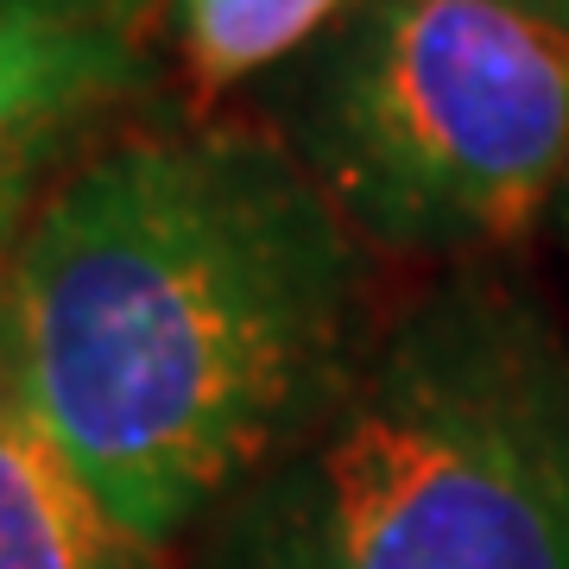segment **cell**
Segmentation results:
<instances>
[{"label":"cell","instance_id":"obj_1","mask_svg":"<svg viewBox=\"0 0 569 569\" xmlns=\"http://www.w3.org/2000/svg\"><path fill=\"white\" fill-rule=\"evenodd\" d=\"M373 247L253 121L140 114L0 266L20 406L108 512L178 557L380 323Z\"/></svg>","mask_w":569,"mask_h":569},{"label":"cell","instance_id":"obj_7","mask_svg":"<svg viewBox=\"0 0 569 569\" xmlns=\"http://www.w3.org/2000/svg\"><path fill=\"white\" fill-rule=\"evenodd\" d=\"M159 0H0V44L51 26H96V20H140L152 26Z\"/></svg>","mask_w":569,"mask_h":569},{"label":"cell","instance_id":"obj_3","mask_svg":"<svg viewBox=\"0 0 569 569\" xmlns=\"http://www.w3.org/2000/svg\"><path fill=\"white\" fill-rule=\"evenodd\" d=\"M272 108L342 222L399 260H500L569 183V39L507 0H361Z\"/></svg>","mask_w":569,"mask_h":569},{"label":"cell","instance_id":"obj_5","mask_svg":"<svg viewBox=\"0 0 569 569\" xmlns=\"http://www.w3.org/2000/svg\"><path fill=\"white\" fill-rule=\"evenodd\" d=\"M0 569H178V557L127 531L13 399L0 406Z\"/></svg>","mask_w":569,"mask_h":569},{"label":"cell","instance_id":"obj_8","mask_svg":"<svg viewBox=\"0 0 569 569\" xmlns=\"http://www.w3.org/2000/svg\"><path fill=\"white\" fill-rule=\"evenodd\" d=\"M507 7H519L531 26H545V32H557V39H569V0H507Z\"/></svg>","mask_w":569,"mask_h":569},{"label":"cell","instance_id":"obj_9","mask_svg":"<svg viewBox=\"0 0 569 569\" xmlns=\"http://www.w3.org/2000/svg\"><path fill=\"white\" fill-rule=\"evenodd\" d=\"M20 392H13V361H7V329H0V406H13Z\"/></svg>","mask_w":569,"mask_h":569},{"label":"cell","instance_id":"obj_10","mask_svg":"<svg viewBox=\"0 0 569 569\" xmlns=\"http://www.w3.org/2000/svg\"><path fill=\"white\" fill-rule=\"evenodd\" d=\"M557 216H563V234H569V183H563V197H557Z\"/></svg>","mask_w":569,"mask_h":569},{"label":"cell","instance_id":"obj_6","mask_svg":"<svg viewBox=\"0 0 569 569\" xmlns=\"http://www.w3.org/2000/svg\"><path fill=\"white\" fill-rule=\"evenodd\" d=\"M361 0H178V63L197 102L298 63Z\"/></svg>","mask_w":569,"mask_h":569},{"label":"cell","instance_id":"obj_4","mask_svg":"<svg viewBox=\"0 0 569 569\" xmlns=\"http://www.w3.org/2000/svg\"><path fill=\"white\" fill-rule=\"evenodd\" d=\"M152 89L140 20L51 26L0 44V266L58 178Z\"/></svg>","mask_w":569,"mask_h":569},{"label":"cell","instance_id":"obj_2","mask_svg":"<svg viewBox=\"0 0 569 569\" xmlns=\"http://www.w3.org/2000/svg\"><path fill=\"white\" fill-rule=\"evenodd\" d=\"M178 569H569V336L507 260L380 310Z\"/></svg>","mask_w":569,"mask_h":569}]
</instances>
